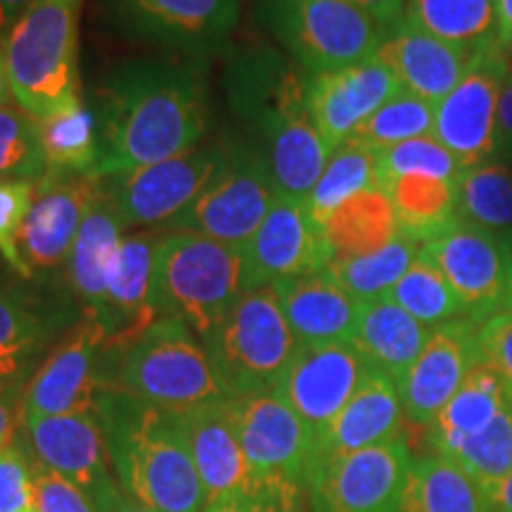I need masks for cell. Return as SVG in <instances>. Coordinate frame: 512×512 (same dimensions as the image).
<instances>
[{"mask_svg": "<svg viewBox=\"0 0 512 512\" xmlns=\"http://www.w3.org/2000/svg\"><path fill=\"white\" fill-rule=\"evenodd\" d=\"M209 124L200 74L171 62L126 64L102 88L100 178L192 150Z\"/></svg>", "mask_w": 512, "mask_h": 512, "instance_id": "obj_1", "label": "cell"}, {"mask_svg": "<svg viewBox=\"0 0 512 512\" xmlns=\"http://www.w3.org/2000/svg\"><path fill=\"white\" fill-rule=\"evenodd\" d=\"M98 418L114 477L126 494L152 512H202V479L174 413L105 389Z\"/></svg>", "mask_w": 512, "mask_h": 512, "instance_id": "obj_2", "label": "cell"}, {"mask_svg": "<svg viewBox=\"0 0 512 512\" xmlns=\"http://www.w3.org/2000/svg\"><path fill=\"white\" fill-rule=\"evenodd\" d=\"M240 67L235 95L240 112L259 131V157L280 195L306 202L332 155L311 117L306 79L271 53L252 55Z\"/></svg>", "mask_w": 512, "mask_h": 512, "instance_id": "obj_3", "label": "cell"}, {"mask_svg": "<svg viewBox=\"0 0 512 512\" xmlns=\"http://www.w3.org/2000/svg\"><path fill=\"white\" fill-rule=\"evenodd\" d=\"M105 382L174 415L226 401L204 342L176 318H159L124 349L107 351Z\"/></svg>", "mask_w": 512, "mask_h": 512, "instance_id": "obj_4", "label": "cell"}, {"mask_svg": "<svg viewBox=\"0 0 512 512\" xmlns=\"http://www.w3.org/2000/svg\"><path fill=\"white\" fill-rule=\"evenodd\" d=\"M81 0H38L5 38V74L17 105L43 121L79 107Z\"/></svg>", "mask_w": 512, "mask_h": 512, "instance_id": "obj_5", "label": "cell"}, {"mask_svg": "<svg viewBox=\"0 0 512 512\" xmlns=\"http://www.w3.org/2000/svg\"><path fill=\"white\" fill-rule=\"evenodd\" d=\"M247 292L245 252L207 235L171 230L155 261V306L159 318H176L209 337Z\"/></svg>", "mask_w": 512, "mask_h": 512, "instance_id": "obj_6", "label": "cell"}, {"mask_svg": "<svg viewBox=\"0 0 512 512\" xmlns=\"http://www.w3.org/2000/svg\"><path fill=\"white\" fill-rule=\"evenodd\" d=\"M202 342L226 399L275 392L299 349L273 287L247 290Z\"/></svg>", "mask_w": 512, "mask_h": 512, "instance_id": "obj_7", "label": "cell"}, {"mask_svg": "<svg viewBox=\"0 0 512 512\" xmlns=\"http://www.w3.org/2000/svg\"><path fill=\"white\" fill-rule=\"evenodd\" d=\"M228 411L252 475V496L302 512L316 446L306 422L278 392L228 399Z\"/></svg>", "mask_w": 512, "mask_h": 512, "instance_id": "obj_8", "label": "cell"}, {"mask_svg": "<svg viewBox=\"0 0 512 512\" xmlns=\"http://www.w3.org/2000/svg\"><path fill=\"white\" fill-rule=\"evenodd\" d=\"M259 15L309 74L375 55L382 27L351 0H259Z\"/></svg>", "mask_w": 512, "mask_h": 512, "instance_id": "obj_9", "label": "cell"}, {"mask_svg": "<svg viewBox=\"0 0 512 512\" xmlns=\"http://www.w3.org/2000/svg\"><path fill=\"white\" fill-rule=\"evenodd\" d=\"M280 195L259 152L245 145L228 147L226 164L195 202L181 211L169 230L207 235L223 245L245 247Z\"/></svg>", "mask_w": 512, "mask_h": 512, "instance_id": "obj_10", "label": "cell"}, {"mask_svg": "<svg viewBox=\"0 0 512 512\" xmlns=\"http://www.w3.org/2000/svg\"><path fill=\"white\" fill-rule=\"evenodd\" d=\"M228 147H192L164 162L105 176V190L124 228L169 226L226 164Z\"/></svg>", "mask_w": 512, "mask_h": 512, "instance_id": "obj_11", "label": "cell"}, {"mask_svg": "<svg viewBox=\"0 0 512 512\" xmlns=\"http://www.w3.org/2000/svg\"><path fill=\"white\" fill-rule=\"evenodd\" d=\"M510 69L498 41L486 43L472 55L470 67L434 110V138L465 169L491 162L498 155V98Z\"/></svg>", "mask_w": 512, "mask_h": 512, "instance_id": "obj_12", "label": "cell"}, {"mask_svg": "<svg viewBox=\"0 0 512 512\" xmlns=\"http://www.w3.org/2000/svg\"><path fill=\"white\" fill-rule=\"evenodd\" d=\"M411 451L394 437L320 465L309 479L313 512H401Z\"/></svg>", "mask_w": 512, "mask_h": 512, "instance_id": "obj_13", "label": "cell"}, {"mask_svg": "<svg viewBox=\"0 0 512 512\" xmlns=\"http://www.w3.org/2000/svg\"><path fill=\"white\" fill-rule=\"evenodd\" d=\"M420 252L444 273L467 320L482 325L496 313L508 311L510 273L498 235L458 221L446 233L425 242Z\"/></svg>", "mask_w": 512, "mask_h": 512, "instance_id": "obj_14", "label": "cell"}, {"mask_svg": "<svg viewBox=\"0 0 512 512\" xmlns=\"http://www.w3.org/2000/svg\"><path fill=\"white\" fill-rule=\"evenodd\" d=\"M105 344L107 330L100 320L83 318L31 377L19 411L22 418L98 413L100 396L107 389Z\"/></svg>", "mask_w": 512, "mask_h": 512, "instance_id": "obj_15", "label": "cell"}, {"mask_svg": "<svg viewBox=\"0 0 512 512\" xmlns=\"http://www.w3.org/2000/svg\"><path fill=\"white\" fill-rule=\"evenodd\" d=\"M242 252L247 290L328 271L332 264V249L323 226L313 219L304 200H292L287 195L275 197L264 223Z\"/></svg>", "mask_w": 512, "mask_h": 512, "instance_id": "obj_16", "label": "cell"}, {"mask_svg": "<svg viewBox=\"0 0 512 512\" xmlns=\"http://www.w3.org/2000/svg\"><path fill=\"white\" fill-rule=\"evenodd\" d=\"M368 370L351 342L299 344L275 392L318 439L347 406Z\"/></svg>", "mask_w": 512, "mask_h": 512, "instance_id": "obj_17", "label": "cell"}, {"mask_svg": "<svg viewBox=\"0 0 512 512\" xmlns=\"http://www.w3.org/2000/svg\"><path fill=\"white\" fill-rule=\"evenodd\" d=\"M102 192V178L95 174H46L36 185L19 252L34 271H48L64 264L72 252L83 219Z\"/></svg>", "mask_w": 512, "mask_h": 512, "instance_id": "obj_18", "label": "cell"}, {"mask_svg": "<svg viewBox=\"0 0 512 512\" xmlns=\"http://www.w3.org/2000/svg\"><path fill=\"white\" fill-rule=\"evenodd\" d=\"M479 325L467 318L432 330L420 356L399 382L403 415L418 427H430L441 408L479 363Z\"/></svg>", "mask_w": 512, "mask_h": 512, "instance_id": "obj_19", "label": "cell"}, {"mask_svg": "<svg viewBox=\"0 0 512 512\" xmlns=\"http://www.w3.org/2000/svg\"><path fill=\"white\" fill-rule=\"evenodd\" d=\"M399 91H403L401 83L375 55L306 79L311 117L330 152L354 136L356 128Z\"/></svg>", "mask_w": 512, "mask_h": 512, "instance_id": "obj_20", "label": "cell"}, {"mask_svg": "<svg viewBox=\"0 0 512 512\" xmlns=\"http://www.w3.org/2000/svg\"><path fill=\"white\" fill-rule=\"evenodd\" d=\"M164 230L124 235L107 273V299L100 323L107 330V351L124 349L157 323L155 261Z\"/></svg>", "mask_w": 512, "mask_h": 512, "instance_id": "obj_21", "label": "cell"}, {"mask_svg": "<svg viewBox=\"0 0 512 512\" xmlns=\"http://www.w3.org/2000/svg\"><path fill=\"white\" fill-rule=\"evenodd\" d=\"M110 10L128 34L202 53L230 36L240 0H110Z\"/></svg>", "mask_w": 512, "mask_h": 512, "instance_id": "obj_22", "label": "cell"}, {"mask_svg": "<svg viewBox=\"0 0 512 512\" xmlns=\"http://www.w3.org/2000/svg\"><path fill=\"white\" fill-rule=\"evenodd\" d=\"M475 50L425 34L406 19L382 29L375 57L396 76L403 91L437 105L456 88Z\"/></svg>", "mask_w": 512, "mask_h": 512, "instance_id": "obj_23", "label": "cell"}, {"mask_svg": "<svg viewBox=\"0 0 512 512\" xmlns=\"http://www.w3.org/2000/svg\"><path fill=\"white\" fill-rule=\"evenodd\" d=\"M22 425L36 463L81 486L88 496L110 477L98 413L24 415Z\"/></svg>", "mask_w": 512, "mask_h": 512, "instance_id": "obj_24", "label": "cell"}, {"mask_svg": "<svg viewBox=\"0 0 512 512\" xmlns=\"http://www.w3.org/2000/svg\"><path fill=\"white\" fill-rule=\"evenodd\" d=\"M403 403L392 377L368 370L347 406L325 427L313 446L311 475L330 460L399 437Z\"/></svg>", "mask_w": 512, "mask_h": 512, "instance_id": "obj_25", "label": "cell"}, {"mask_svg": "<svg viewBox=\"0 0 512 512\" xmlns=\"http://www.w3.org/2000/svg\"><path fill=\"white\" fill-rule=\"evenodd\" d=\"M176 422L202 479L207 503L228 494L252 496V475L230 418L228 399L176 415Z\"/></svg>", "mask_w": 512, "mask_h": 512, "instance_id": "obj_26", "label": "cell"}, {"mask_svg": "<svg viewBox=\"0 0 512 512\" xmlns=\"http://www.w3.org/2000/svg\"><path fill=\"white\" fill-rule=\"evenodd\" d=\"M271 287L299 344L351 342L363 302L328 271L285 278Z\"/></svg>", "mask_w": 512, "mask_h": 512, "instance_id": "obj_27", "label": "cell"}, {"mask_svg": "<svg viewBox=\"0 0 512 512\" xmlns=\"http://www.w3.org/2000/svg\"><path fill=\"white\" fill-rule=\"evenodd\" d=\"M430 335L432 328L415 320L392 299L382 297L363 302L351 344L370 370L392 377L399 384Z\"/></svg>", "mask_w": 512, "mask_h": 512, "instance_id": "obj_28", "label": "cell"}, {"mask_svg": "<svg viewBox=\"0 0 512 512\" xmlns=\"http://www.w3.org/2000/svg\"><path fill=\"white\" fill-rule=\"evenodd\" d=\"M121 230H124V223L102 181V192L83 219L72 252H69V280H72L76 297L86 306L88 316L95 320H100L105 311L107 273L124 238Z\"/></svg>", "mask_w": 512, "mask_h": 512, "instance_id": "obj_29", "label": "cell"}, {"mask_svg": "<svg viewBox=\"0 0 512 512\" xmlns=\"http://www.w3.org/2000/svg\"><path fill=\"white\" fill-rule=\"evenodd\" d=\"M510 394L498 373L479 358L460 389L430 425V444L434 453L446 458L465 439L475 437L491 425V420L508 406Z\"/></svg>", "mask_w": 512, "mask_h": 512, "instance_id": "obj_30", "label": "cell"}, {"mask_svg": "<svg viewBox=\"0 0 512 512\" xmlns=\"http://www.w3.org/2000/svg\"><path fill=\"white\" fill-rule=\"evenodd\" d=\"M332 261L380 252L401 235L394 204L382 188H368L349 197L323 221Z\"/></svg>", "mask_w": 512, "mask_h": 512, "instance_id": "obj_31", "label": "cell"}, {"mask_svg": "<svg viewBox=\"0 0 512 512\" xmlns=\"http://www.w3.org/2000/svg\"><path fill=\"white\" fill-rule=\"evenodd\" d=\"M394 204L401 235L420 245L463 221L458 181L432 176H399L382 185Z\"/></svg>", "mask_w": 512, "mask_h": 512, "instance_id": "obj_32", "label": "cell"}, {"mask_svg": "<svg viewBox=\"0 0 512 512\" xmlns=\"http://www.w3.org/2000/svg\"><path fill=\"white\" fill-rule=\"evenodd\" d=\"M403 19L425 34L470 50L498 41L496 0H406Z\"/></svg>", "mask_w": 512, "mask_h": 512, "instance_id": "obj_33", "label": "cell"}, {"mask_svg": "<svg viewBox=\"0 0 512 512\" xmlns=\"http://www.w3.org/2000/svg\"><path fill=\"white\" fill-rule=\"evenodd\" d=\"M401 512H486V498L463 467L434 453L413 463Z\"/></svg>", "mask_w": 512, "mask_h": 512, "instance_id": "obj_34", "label": "cell"}, {"mask_svg": "<svg viewBox=\"0 0 512 512\" xmlns=\"http://www.w3.org/2000/svg\"><path fill=\"white\" fill-rule=\"evenodd\" d=\"M368 188H380L377 152L349 138L332 152L316 188L306 197V207L320 226L339 204Z\"/></svg>", "mask_w": 512, "mask_h": 512, "instance_id": "obj_35", "label": "cell"}, {"mask_svg": "<svg viewBox=\"0 0 512 512\" xmlns=\"http://www.w3.org/2000/svg\"><path fill=\"white\" fill-rule=\"evenodd\" d=\"M38 124L46 174H95L100 162V138L95 117L86 107H72Z\"/></svg>", "mask_w": 512, "mask_h": 512, "instance_id": "obj_36", "label": "cell"}, {"mask_svg": "<svg viewBox=\"0 0 512 512\" xmlns=\"http://www.w3.org/2000/svg\"><path fill=\"white\" fill-rule=\"evenodd\" d=\"M460 216L489 233L508 235L512 230V164L484 162L465 169L458 181Z\"/></svg>", "mask_w": 512, "mask_h": 512, "instance_id": "obj_37", "label": "cell"}, {"mask_svg": "<svg viewBox=\"0 0 512 512\" xmlns=\"http://www.w3.org/2000/svg\"><path fill=\"white\" fill-rule=\"evenodd\" d=\"M420 247V242L399 235L375 254L356 256V259H335L328 266V273L344 290L354 294L358 302H375V299L387 297L389 290L399 283L403 273L418 259Z\"/></svg>", "mask_w": 512, "mask_h": 512, "instance_id": "obj_38", "label": "cell"}, {"mask_svg": "<svg viewBox=\"0 0 512 512\" xmlns=\"http://www.w3.org/2000/svg\"><path fill=\"white\" fill-rule=\"evenodd\" d=\"M387 299H392L403 311L411 313L415 320H420L422 325L432 330L451 323V320L465 318L463 306H460L456 292L451 290L444 273L422 252L411 268L403 273L399 283L389 290Z\"/></svg>", "mask_w": 512, "mask_h": 512, "instance_id": "obj_39", "label": "cell"}, {"mask_svg": "<svg viewBox=\"0 0 512 512\" xmlns=\"http://www.w3.org/2000/svg\"><path fill=\"white\" fill-rule=\"evenodd\" d=\"M434 110L437 105L418 98V95L399 91L389 98L380 110H375L354 131V140L370 150L380 152L406 140L434 136Z\"/></svg>", "mask_w": 512, "mask_h": 512, "instance_id": "obj_40", "label": "cell"}, {"mask_svg": "<svg viewBox=\"0 0 512 512\" xmlns=\"http://www.w3.org/2000/svg\"><path fill=\"white\" fill-rule=\"evenodd\" d=\"M446 460L463 467L484 494L503 482L512 472V399L491 425L453 448Z\"/></svg>", "mask_w": 512, "mask_h": 512, "instance_id": "obj_41", "label": "cell"}, {"mask_svg": "<svg viewBox=\"0 0 512 512\" xmlns=\"http://www.w3.org/2000/svg\"><path fill=\"white\" fill-rule=\"evenodd\" d=\"M46 176L41 124L27 110L0 105V181H31Z\"/></svg>", "mask_w": 512, "mask_h": 512, "instance_id": "obj_42", "label": "cell"}, {"mask_svg": "<svg viewBox=\"0 0 512 512\" xmlns=\"http://www.w3.org/2000/svg\"><path fill=\"white\" fill-rule=\"evenodd\" d=\"M380 188L399 176H432L444 181H460L463 166L434 136L406 140L377 152Z\"/></svg>", "mask_w": 512, "mask_h": 512, "instance_id": "obj_43", "label": "cell"}, {"mask_svg": "<svg viewBox=\"0 0 512 512\" xmlns=\"http://www.w3.org/2000/svg\"><path fill=\"white\" fill-rule=\"evenodd\" d=\"M48 337L46 318L22 292L0 285V349L31 356Z\"/></svg>", "mask_w": 512, "mask_h": 512, "instance_id": "obj_44", "label": "cell"}, {"mask_svg": "<svg viewBox=\"0 0 512 512\" xmlns=\"http://www.w3.org/2000/svg\"><path fill=\"white\" fill-rule=\"evenodd\" d=\"M34 197L36 185L31 181H0V254L24 280H29L34 273L19 252V235H22Z\"/></svg>", "mask_w": 512, "mask_h": 512, "instance_id": "obj_45", "label": "cell"}, {"mask_svg": "<svg viewBox=\"0 0 512 512\" xmlns=\"http://www.w3.org/2000/svg\"><path fill=\"white\" fill-rule=\"evenodd\" d=\"M0 512H36L34 465L17 446L0 451Z\"/></svg>", "mask_w": 512, "mask_h": 512, "instance_id": "obj_46", "label": "cell"}, {"mask_svg": "<svg viewBox=\"0 0 512 512\" xmlns=\"http://www.w3.org/2000/svg\"><path fill=\"white\" fill-rule=\"evenodd\" d=\"M36 512H95L93 498L69 479L34 463Z\"/></svg>", "mask_w": 512, "mask_h": 512, "instance_id": "obj_47", "label": "cell"}, {"mask_svg": "<svg viewBox=\"0 0 512 512\" xmlns=\"http://www.w3.org/2000/svg\"><path fill=\"white\" fill-rule=\"evenodd\" d=\"M479 358L501 377L512 399V311H503L479 325Z\"/></svg>", "mask_w": 512, "mask_h": 512, "instance_id": "obj_48", "label": "cell"}, {"mask_svg": "<svg viewBox=\"0 0 512 512\" xmlns=\"http://www.w3.org/2000/svg\"><path fill=\"white\" fill-rule=\"evenodd\" d=\"M95 503V512H152L143 503H138L131 494L121 489L117 477L110 475L98 489L91 494Z\"/></svg>", "mask_w": 512, "mask_h": 512, "instance_id": "obj_49", "label": "cell"}, {"mask_svg": "<svg viewBox=\"0 0 512 512\" xmlns=\"http://www.w3.org/2000/svg\"><path fill=\"white\" fill-rule=\"evenodd\" d=\"M498 155L512 159V64L503 79L501 98H498V124H496Z\"/></svg>", "mask_w": 512, "mask_h": 512, "instance_id": "obj_50", "label": "cell"}, {"mask_svg": "<svg viewBox=\"0 0 512 512\" xmlns=\"http://www.w3.org/2000/svg\"><path fill=\"white\" fill-rule=\"evenodd\" d=\"M202 512H297V510L280 508V505L261 501V498L249 496V494H228V496L209 501L204 505Z\"/></svg>", "mask_w": 512, "mask_h": 512, "instance_id": "obj_51", "label": "cell"}, {"mask_svg": "<svg viewBox=\"0 0 512 512\" xmlns=\"http://www.w3.org/2000/svg\"><path fill=\"white\" fill-rule=\"evenodd\" d=\"M351 3L373 17L382 29L399 22L403 17V10H406V0H351Z\"/></svg>", "mask_w": 512, "mask_h": 512, "instance_id": "obj_52", "label": "cell"}, {"mask_svg": "<svg viewBox=\"0 0 512 512\" xmlns=\"http://www.w3.org/2000/svg\"><path fill=\"white\" fill-rule=\"evenodd\" d=\"M38 0H0V36L15 29V24L34 8Z\"/></svg>", "mask_w": 512, "mask_h": 512, "instance_id": "obj_53", "label": "cell"}, {"mask_svg": "<svg viewBox=\"0 0 512 512\" xmlns=\"http://www.w3.org/2000/svg\"><path fill=\"white\" fill-rule=\"evenodd\" d=\"M17 432V411L12 406V399L5 394V389L0 387V451L12 446Z\"/></svg>", "mask_w": 512, "mask_h": 512, "instance_id": "obj_54", "label": "cell"}, {"mask_svg": "<svg viewBox=\"0 0 512 512\" xmlns=\"http://www.w3.org/2000/svg\"><path fill=\"white\" fill-rule=\"evenodd\" d=\"M486 512H512V472L484 494Z\"/></svg>", "mask_w": 512, "mask_h": 512, "instance_id": "obj_55", "label": "cell"}, {"mask_svg": "<svg viewBox=\"0 0 512 512\" xmlns=\"http://www.w3.org/2000/svg\"><path fill=\"white\" fill-rule=\"evenodd\" d=\"M27 354H19V351H8L0 349V387L3 384H10L22 375L24 363H27Z\"/></svg>", "mask_w": 512, "mask_h": 512, "instance_id": "obj_56", "label": "cell"}, {"mask_svg": "<svg viewBox=\"0 0 512 512\" xmlns=\"http://www.w3.org/2000/svg\"><path fill=\"white\" fill-rule=\"evenodd\" d=\"M496 17H498V43L508 41L512 36V0H496Z\"/></svg>", "mask_w": 512, "mask_h": 512, "instance_id": "obj_57", "label": "cell"}, {"mask_svg": "<svg viewBox=\"0 0 512 512\" xmlns=\"http://www.w3.org/2000/svg\"><path fill=\"white\" fill-rule=\"evenodd\" d=\"M503 247H505V259H508V273H510V299H508V311H512V230L508 235H503Z\"/></svg>", "mask_w": 512, "mask_h": 512, "instance_id": "obj_58", "label": "cell"}, {"mask_svg": "<svg viewBox=\"0 0 512 512\" xmlns=\"http://www.w3.org/2000/svg\"><path fill=\"white\" fill-rule=\"evenodd\" d=\"M8 88L10 83H8V74H5V64L0 62V105L8 102Z\"/></svg>", "mask_w": 512, "mask_h": 512, "instance_id": "obj_59", "label": "cell"}, {"mask_svg": "<svg viewBox=\"0 0 512 512\" xmlns=\"http://www.w3.org/2000/svg\"><path fill=\"white\" fill-rule=\"evenodd\" d=\"M498 46H501V48H503V53H505V57H508V60L512 62V36L508 38V41L498 43Z\"/></svg>", "mask_w": 512, "mask_h": 512, "instance_id": "obj_60", "label": "cell"}]
</instances>
